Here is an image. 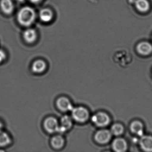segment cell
<instances>
[{"label": "cell", "mask_w": 152, "mask_h": 152, "mask_svg": "<svg viewBox=\"0 0 152 152\" xmlns=\"http://www.w3.org/2000/svg\"><path fill=\"white\" fill-rule=\"evenodd\" d=\"M36 17V13L33 8L30 7H24L18 11L17 18L21 26L29 27L35 22Z\"/></svg>", "instance_id": "cell-1"}, {"label": "cell", "mask_w": 152, "mask_h": 152, "mask_svg": "<svg viewBox=\"0 0 152 152\" xmlns=\"http://www.w3.org/2000/svg\"><path fill=\"white\" fill-rule=\"evenodd\" d=\"M71 112L73 120L79 123L85 122L89 117V113L88 109L83 106L74 107Z\"/></svg>", "instance_id": "cell-2"}, {"label": "cell", "mask_w": 152, "mask_h": 152, "mask_svg": "<svg viewBox=\"0 0 152 152\" xmlns=\"http://www.w3.org/2000/svg\"><path fill=\"white\" fill-rule=\"evenodd\" d=\"M45 130L49 133L58 132L59 123L58 120L53 116H49L45 119L43 123Z\"/></svg>", "instance_id": "cell-3"}, {"label": "cell", "mask_w": 152, "mask_h": 152, "mask_svg": "<svg viewBox=\"0 0 152 152\" xmlns=\"http://www.w3.org/2000/svg\"><path fill=\"white\" fill-rule=\"evenodd\" d=\"M92 122L98 127H104L110 122V118L108 115L104 113L99 112L94 115L91 118Z\"/></svg>", "instance_id": "cell-4"}, {"label": "cell", "mask_w": 152, "mask_h": 152, "mask_svg": "<svg viewBox=\"0 0 152 152\" xmlns=\"http://www.w3.org/2000/svg\"><path fill=\"white\" fill-rule=\"evenodd\" d=\"M56 104L58 108L63 112H71L74 107L70 99L65 96L58 98L57 99Z\"/></svg>", "instance_id": "cell-5"}, {"label": "cell", "mask_w": 152, "mask_h": 152, "mask_svg": "<svg viewBox=\"0 0 152 152\" xmlns=\"http://www.w3.org/2000/svg\"><path fill=\"white\" fill-rule=\"evenodd\" d=\"M112 133L107 130L102 129L97 132L95 134V140L99 144H105L111 139Z\"/></svg>", "instance_id": "cell-6"}, {"label": "cell", "mask_w": 152, "mask_h": 152, "mask_svg": "<svg viewBox=\"0 0 152 152\" xmlns=\"http://www.w3.org/2000/svg\"><path fill=\"white\" fill-rule=\"evenodd\" d=\"M73 119L69 115H65L62 116L60 120L58 132L60 133H63L70 129L72 126Z\"/></svg>", "instance_id": "cell-7"}, {"label": "cell", "mask_w": 152, "mask_h": 152, "mask_svg": "<svg viewBox=\"0 0 152 152\" xmlns=\"http://www.w3.org/2000/svg\"><path fill=\"white\" fill-rule=\"evenodd\" d=\"M47 68V64L45 61L40 59L35 60L31 66L32 71L37 74L43 73Z\"/></svg>", "instance_id": "cell-8"}, {"label": "cell", "mask_w": 152, "mask_h": 152, "mask_svg": "<svg viewBox=\"0 0 152 152\" xmlns=\"http://www.w3.org/2000/svg\"><path fill=\"white\" fill-rule=\"evenodd\" d=\"M0 8L2 12L7 15H11L15 10V6L12 0H1Z\"/></svg>", "instance_id": "cell-9"}, {"label": "cell", "mask_w": 152, "mask_h": 152, "mask_svg": "<svg viewBox=\"0 0 152 152\" xmlns=\"http://www.w3.org/2000/svg\"><path fill=\"white\" fill-rule=\"evenodd\" d=\"M38 34L37 31L32 28H28L24 31L23 37L28 43H34L37 40Z\"/></svg>", "instance_id": "cell-10"}, {"label": "cell", "mask_w": 152, "mask_h": 152, "mask_svg": "<svg viewBox=\"0 0 152 152\" xmlns=\"http://www.w3.org/2000/svg\"><path fill=\"white\" fill-rule=\"evenodd\" d=\"M137 50L140 55L147 56L152 53V45L147 42H142L138 44Z\"/></svg>", "instance_id": "cell-11"}, {"label": "cell", "mask_w": 152, "mask_h": 152, "mask_svg": "<svg viewBox=\"0 0 152 152\" xmlns=\"http://www.w3.org/2000/svg\"><path fill=\"white\" fill-rule=\"evenodd\" d=\"M140 145L141 148L146 152H152V137L149 136H142Z\"/></svg>", "instance_id": "cell-12"}, {"label": "cell", "mask_w": 152, "mask_h": 152, "mask_svg": "<svg viewBox=\"0 0 152 152\" xmlns=\"http://www.w3.org/2000/svg\"><path fill=\"white\" fill-rule=\"evenodd\" d=\"M113 148L117 152H123L127 148L126 141L122 138H117L114 140L112 144Z\"/></svg>", "instance_id": "cell-13"}, {"label": "cell", "mask_w": 152, "mask_h": 152, "mask_svg": "<svg viewBox=\"0 0 152 152\" xmlns=\"http://www.w3.org/2000/svg\"><path fill=\"white\" fill-rule=\"evenodd\" d=\"M50 144H51V146L54 149H61L64 146V138L61 135H55L51 139Z\"/></svg>", "instance_id": "cell-14"}, {"label": "cell", "mask_w": 152, "mask_h": 152, "mask_svg": "<svg viewBox=\"0 0 152 152\" xmlns=\"http://www.w3.org/2000/svg\"><path fill=\"white\" fill-rule=\"evenodd\" d=\"M39 18L43 23H50L53 18V12L49 9H42L39 13Z\"/></svg>", "instance_id": "cell-15"}, {"label": "cell", "mask_w": 152, "mask_h": 152, "mask_svg": "<svg viewBox=\"0 0 152 152\" xmlns=\"http://www.w3.org/2000/svg\"><path fill=\"white\" fill-rule=\"evenodd\" d=\"M135 7L139 12L145 13L149 9L150 5L147 0H136Z\"/></svg>", "instance_id": "cell-16"}, {"label": "cell", "mask_w": 152, "mask_h": 152, "mask_svg": "<svg viewBox=\"0 0 152 152\" xmlns=\"http://www.w3.org/2000/svg\"><path fill=\"white\" fill-rule=\"evenodd\" d=\"M130 129L133 133L142 136L143 133V124L139 121H134L131 124Z\"/></svg>", "instance_id": "cell-17"}, {"label": "cell", "mask_w": 152, "mask_h": 152, "mask_svg": "<svg viewBox=\"0 0 152 152\" xmlns=\"http://www.w3.org/2000/svg\"><path fill=\"white\" fill-rule=\"evenodd\" d=\"M11 139L10 135L3 130L0 131V147H5L11 143Z\"/></svg>", "instance_id": "cell-18"}, {"label": "cell", "mask_w": 152, "mask_h": 152, "mask_svg": "<svg viewBox=\"0 0 152 152\" xmlns=\"http://www.w3.org/2000/svg\"><path fill=\"white\" fill-rule=\"evenodd\" d=\"M124 132V127L120 124H115L112 126L111 129L112 134L115 136H119L123 133Z\"/></svg>", "instance_id": "cell-19"}, {"label": "cell", "mask_w": 152, "mask_h": 152, "mask_svg": "<svg viewBox=\"0 0 152 152\" xmlns=\"http://www.w3.org/2000/svg\"><path fill=\"white\" fill-rule=\"evenodd\" d=\"M7 58V55L6 52L0 49V63H2L4 62Z\"/></svg>", "instance_id": "cell-20"}, {"label": "cell", "mask_w": 152, "mask_h": 152, "mask_svg": "<svg viewBox=\"0 0 152 152\" xmlns=\"http://www.w3.org/2000/svg\"><path fill=\"white\" fill-rule=\"evenodd\" d=\"M29 1L33 3H38L42 1V0H29Z\"/></svg>", "instance_id": "cell-21"}, {"label": "cell", "mask_w": 152, "mask_h": 152, "mask_svg": "<svg viewBox=\"0 0 152 152\" xmlns=\"http://www.w3.org/2000/svg\"><path fill=\"white\" fill-rule=\"evenodd\" d=\"M2 128H3V125L0 122V131L2 130Z\"/></svg>", "instance_id": "cell-22"}, {"label": "cell", "mask_w": 152, "mask_h": 152, "mask_svg": "<svg viewBox=\"0 0 152 152\" xmlns=\"http://www.w3.org/2000/svg\"><path fill=\"white\" fill-rule=\"evenodd\" d=\"M18 1H20V2H23L25 1V0H18Z\"/></svg>", "instance_id": "cell-23"}]
</instances>
